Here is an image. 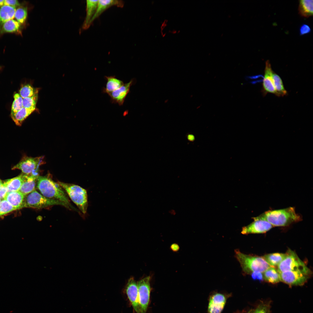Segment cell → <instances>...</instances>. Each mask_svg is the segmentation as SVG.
Instances as JSON below:
<instances>
[{
	"mask_svg": "<svg viewBox=\"0 0 313 313\" xmlns=\"http://www.w3.org/2000/svg\"><path fill=\"white\" fill-rule=\"evenodd\" d=\"M253 220H261L270 223L274 227L286 226L302 220L301 216L296 212L293 207L269 210L252 218Z\"/></svg>",
	"mask_w": 313,
	"mask_h": 313,
	"instance_id": "obj_1",
	"label": "cell"
},
{
	"mask_svg": "<svg viewBox=\"0 0 313 313\" xmlns=\"http://www.w3.org/2000/svg\"><path fill=\"white\" fill-rule=\"evenodd\" d=\"M36 187L40 193L45 197L61 201L67 204L72 209L76 210L71 204L63 189L49 176H39Z\"/></svg>",
	"mask_w": 313,
	"mask_h": 313,
	"instance_id": "obj_2",
	"label": "cell"
},
{
	"mask_svg": "<svg viewBox=\"0 0 313 313\" xmlns=\"http://www.w3.org/2000/svg\"><path fill=\"white\" fill-rule=\"evenodd\" d=\"M235 257L239 262L243 274H250L255 272H263L270 266L263 257L248 255L235 250Z\"/></svg>",
	"mask_w": 313,
	"mask_h": 313,
	"instance_id": "obj_3",
	"label": "cell"
},
{
	"mask_svg": "<svg viewBox=\"0 0 313 313\" xmlns=\"http://www.w3.org/2000/svg\"><path fill=\"white\" fill-rule=\"evenodd\" d=\"M58 183L67 193L72 201L84 214H86L88 207L86 190L74 184L58 181Z\"/></svg>",
	"mask_w": 313,
	"mask_h": 313,
	"instance_id": "obj_4",
	"label": "cell"
},
{
	"mask_svg": "<svg viewBox=\"0 0 313 313\" xmlns=\"http://www.w3.org/2000/svg\"><path fill=\"white\" fill-rule=\"evenodd\" d=\"M54 205H60L71 209L63 202L45 197L35 189L25 196L22 207L40 209Z\"/></svg>",
	"mask_w": 313,
	"mask_h": 313,
	"instance_id": "obj_5",
	"label": "cell"
},
{
	"mask_svg": "<svg viewBox=\"0 0 313 313\" xmlns=\"http://www.w3.org/2000/svg\"><path fill=\"white\" fill-rule=\"evenodd\" d=\"M44 158L43 156L32 157L24 156L12 169L20 170L23 174L27 175L39 176V167L45 163Z\"/></svg>",
	"mask_w": 313,
	"mask_h": 313,
	"instance_id": "obj_6",
	"label": "cell"
},
{
	"mask_svg": "<svg viewBox=\"0 0 313 313\" xmlns=\"http://www.w3.org/2000/svg\"><path fill=\"white\" fill-rule=\"evenodd\" d=\"M280 281L290 286L303 285L311 274L309 268L305 270H290L279 273Z\"/></svg>",
	"mask_w": 313,
	"mask_h": 313,
	"instance_id": "obj_7",
	"label": "cell"
},
{
	"mask_svg": "<svg viewBox=\"0 0 313 313\" xmlns=\"http://www.w3.org/2000/svg\"><path fill=\"white\" fill-rule=\"evenodd\" d=\"M279 273L287 271L305 270L309 268L293 251L288 249L285 258L277 266Z\"/></svg>",
	"mask_w": 313,
	"mask_h": 313,
	"instance_id": "obj_8",
	"label": "cell"
},
{
	"mask_svg": "<svg viewBox=\"0 0 313 313\" xmlns=\"http://www.w3.org/2000/svg\"><path fill=\"white\" fill-rule=\"evenodd\" d=\"M150 276L144 278L137 283L139 303L142 313H146L151 291Z\"/></svg>",
	"mask_w": 313,
	"mask_h": 313,
	"instance_id": "obj_9",
	"label": "cell"
},
{
	"mask_svg": "<svg viewBox=\"0 0 313 313\" xmlns=\"http://www.w3.org/2000/svg\"><path fill=\"white\" fill-rule=\"evenodd\" d=\"M126 292L134 311L137 313H142L139 301L137 283L132 277L128 280Z\"/></svg>",
	"mask_w": 313,
	"mask_h": 313,
	"instance_id": "obj_10",
	"label": "cell"
},
{
	"mask_svg": "<svg viewBox=\"0 0 313 313\" xmlns=\"http://www.w3.org/2000/svg\"><path fill=\"white\" fill-rule=\"evenodd\" d=\"M254 220L250 224L242 228V234H247L265 233L274 227L271 224L265 221L261 220Z\"/></svg>",
	"mask_w": 313,
	"mask_h": 313,
	"instance_id": "obj_11",
	"label": "cell"
},
{
	"mask_svg": "<svg viewBox=\"0 0 313 313\" xmlns=\"http://www.w3.org/2000/svg\"><path fill=\"white\" fill-rule=\"evenodd\" d=\"M273 71L270 61H266L264 70V78L262 83V92L264 95H266L267 93L276 94V90L272 77Z\"/></svg>",
	"mask_w": 313,
	"mask_h": 313,
	"instance_id": "obj_12",
	"label": "cell"
},
{
	"mask_svg": "<svg viewBox=\"0 0 313 313\" xmlns=\"http://www.w3.org/2000/svg\"><path fill=\"white\" fill-rule=\"evenodd\" d=\"M133 80L124 84L121 87L108 94L112 102L119 105L123 104L125 98L130 92V88L133 83Z\"/></svg>",
	"mask_w": 313,
	"mask_h": 313,
	"instance_id": "obj_13",
	"label": "cell"
},
{
	"mask_svg": "<svg viewBox=\"0 0 313 313\" xmlns=\"http://www.w3.org/2000/svg\"><path fill=\"white\" fill-rule=\"evenodd\" d=\"M124 3L123 1L118 0H98L97 7L96 12L91 20V23L98 18L104 11L110 7L116 6L123 7Z\"/></svg>",
	"mask_w": 313,
	"mask_h": 313,
	"instance_id": "obj_14",
	"label": "cell"
},
{
	"mask_svg": "<svg viewBox=\"0 0 313 313\" xmlns=\"http://www.w3.org/2000/svg\"><path fill=\"white\" fill-rule=\"evenodd\" d=\"M98 0L86 1V14L82 26L83 29H88L91 24V20L97 9Z\"/></svg>",
	"mask_w": 313,
	"mask_h": 313,
	"instance_id": "obj_15",
	"label": "cell"
},
{
	"mask_svg": "<svg viewBox=\"0 0 313 313\" xmlns=\"http://www.w3.org/2000/svg\"><path fill=\"white\" fill-rule=\"evenodd\" d=\"M25 195L19 191L8 192L4 199L17 209L22 208Z\"/></svg>",
	"mask_w": 313,
	"mask_h": 313,
	"instance_id": "obj_16",
	"label": "cell"
},
{
	"mask_svg": "<svg viewBox=\"0 0 313 313\" xmlns=\"http://www.w3.org/2000/svg\"><path fill=\"white\" fill-rule=\"evenodd\" d=\"M25 175V179L19 191L25 196L35 190L37 179L39 176Z\"/></svg>",
	"mask_w": 313,
	"mask_h": 313,
	"instance_id": "obj_17",
	"label": "cell"
},
{
	"mask_svg": "<svg viewBox=\"0 0 313 313\" xmlns=\"http://www.w3.org/2000/svg\"><path fill=\"white\" fill-rule=\"evenodd\" d=\"M35 110L34 108L23 107L17 112L11 114V118L17 125H21L23 121Z\"/></svg>",
	"mask_w": 313,
	"mask_h": 313,
	"instance_id": "obj_18",
	"label": "cell"
},
{
	"mask_svg": "<svg viewBox=\"0 0 313 313\" xmlns=\"http://www.w3.org/2000/svg\"><path fill=\"white\" fill-rule=\"evenodd\" d=\"M25 174L22 173L4 182L7 187L8 192L19 191L25 179Z\"/></svg>",
	"mask_w": 313,
	"mask_h": 313,
	"instance_id": "obj_19",
	"label": "cell"
},
{
	"mask_svg": "<svg viewBox=\"0 0 313 313\" xmlns=\"http://www.w3.org/2000/svg\"><path fill=\"white\" fill-rule=\"evenodd\" d=\"M313 0H300L299 1L298 11L302 17L308 18L312 16L313 12Z\"/></svg>",
	"mask_w": 313,
	"mask_h": 313,
	"instance_id": "obj_20",
	"label": "cell"
},
{
	"mask_svg": "<svg viewBox=\"0 0 313 313\" xmlns=\"http://www.w3.org/2000/svg\"><path fill=\"white\" fill-rule=\"evenodd\" d=\"M107 80L105 87L103 91L108 94L121 87L124 84L123 82L114 76H105Z\"/></svg>",
	"mask_w": 313,
	"mask_h": 313,
	"instance_id": "obj_21",
	"label": "cell"
},
{
	"mask_svg": "<svg viewBox=\"0 0 313 313\" xmlns=\"http://www.w3.org/2000/svg\"><path fill=\"white\" fill-rule=\"evenodd\" d=\"M16 10L15 7L6 5L0 7V26L7 21L13 19Z\"/></svg>",
	"mask_w": 313,
	"mask_h": 313,
	"instance_id": "obj_22",
	"label": "cell"
},
{
	"mask_svg": "<svg viewBox=\"0 0 313 313\" xmlns=\"http://www.w3.org/2000/svg\"><path fill=\"white\" fill-rule=\"evenodd\" d=\"M263 274V280L269 283L275 284L281 281L279 273L274 267L270 266Z\"/></svg>",
	"mask_w": 313,
	"mask_h": 313,
	"instance_id": "obj_23",
	"label": "cell"
},
{
	"mask_svg": "<svg viewBox=\"0 0 313 313\" xmlns=\"http://www.w3.org/2000/svg\"><path fill=\"white\" fill-rule=\"evenodd\" d=\"M285 253H275L265 255L263 257L270 266H277L283 260Z\"/></svg>",
	"mask_w": 313,
	"mask_h": 313,
	"instance_id": "obj_24",
	"label": "cell"
},
{
	"mask_svg": "<svg viewBox=\"0 0 313 313\" xmlns=\"http://www.w3.org/2000/svg\"><path fill=\"white\" fill-rule=\"evenodd\" d=\"M20 24L13 19L7 21L0 26V33L13 32L18 31Z\"/></svg>",
	"mask_w": 313,
	"mask_h": 313,
	"instance_id": "obj_25",
	"label": "cell"
},
{
	"mask_svg": "<svg viewBox=\"0 0 313 313\" xmlns=\"http://www.w3.org/2000/svg\"><path fill=\"white\" fill-rule=\"evenodd\" d=\"M274 85L276 90L275 95L278 97H283L287 94L285 90L282 81L280 77L274 71L272 73Z\"/></svg>",
	"mask_w": 313,
	"mask_h": 313,
	"instance_id": "obj_26",
	"label": "cell"
},
{
	"mask_svg": "<svg viewBox=\"0 0 313 313\" xmlns=\"http://www.w3.org/2000/svg\"><path fill=\"white\" fill-rule=\"evenodd\" d=\"M28 12L27 7H19L16 10L14 17L20 24H23L27 19Z\"/></svg>",
	"mask_w": 313,
	"mask_h": 313,
	"instance_id": "obj_27",
	"label": "cell"
},
{
	"mask_svg": "<svg viewBox=\"0 0 313 313\" xmlns=\"http://www.w3.org/2000/svg\"><path fill=\"white\" fill-rule=\"evenodd\" d=\"M38 92L37 89H34L30 85L27 84L21 87L19 94L23 99L31 97Z\"/></svg>",
	"mask_w": 313,
	"mask_h": 313,
	"instance_id": "obj_28",
	"label": "cell"
},
{
	"mask_svg": "<svg viewBox=\"0 0 313 313\" xmlns=\"http://www.w3.org/2000/svg\"><path fill=\"white\" fill-rule=\"evenodd\" d=\"M14 100L11 106V114L15 113L23 107V98L19 93H16L14 95Z\"/></svg>",
	"mask_w": 313,
	"mask_h": 313,
	"instance_id": "obj_29",
	"label": "cell"
},
{
	"mask_svg": "<svg viewBox=\"0 0 313 313\" xmlns=\"http://www.w3.org/2000/svg\"><path fill=\"white\" fill-rule=\"evenodd\" d=\"M38 92L36 93L31 97L23 99V107L26 108H35L37 103Z\"/></svg>",
	"mask_w": 313,
	"mask_h": 313,
	"instance_id": "obj_30",
	"label": "cell"
},
{
	"mask_svg": "<svg viewBox=\"0 0 313 313\" xmlns=\"http://www.w3.org/2000/svg\"><path fill=\"white\" fill-rule=\"evenodd\" d=\"M17 210L6 200L3 199L0 205V216Z\"/></svg>",
	"mask_w": 313,
	"mask_h": 313,
	"instance_id": "obj_31",
	"label": "cell"
},
{
	"mask_svg": "<svg viewBox=\"0 0 313 313\" xmlns=\"http://www.w3.org/2000/svg\"><path fill=\"white\" fill-rule=\"evenodd\" d=\"M226 301L225 296L223 294L217 293L210 297L209 303L225 305Z\"/></svg>",
	"mask_w": 313,
	"mask_h": 313,
	"instance_id": "obj_32",
	"label": "cell"
},
{
	"mask_svg": "<svg viewBox=\"0 0 313 313\" xmlns=\"http://www.w3.org/2000/svg\"><path fill=\"white\" fill-rule=\"evenodd\" d=\"M225 304L209 303L208 313H221Z\"/></svg>",
	"mask_w": 313,
	"mask_h": 313,
	"instance_id": "obj_33",
	"label": "cell"
},
{
	"mask_svg": "<svg viewBox=\"0 0 313 313\" xmlns=\"http://www.w3.org/2000/svg\"><path fill=\"white\" fill-rule=\"evenodd\" d=\"M270 309L269 304L261 303L257 306L254 313H270Z\"/></svg>",
	"mask_w": 313,
	"mask_h": 313,
	"instance_id": "obj_34",
	"label": "cell"
},
{
	"mask_svg": "<svg viewBox=\"0 0 313 313\" xmlns=\"http://www.w3.org/2000/svg\"><path fill=\"white\" fill-rule=\"evenodd\" d=\"M311 29L310 26L305 24H303L299 28L300 35H303L308 34L310 32Z\"/></svg>",
	"mask_w": 313,
	"mask_h": 313,
	"instance_id": "obj_35",
	"label": "cell"
},
{
	"mask_svg": "<svg viewBox=\"0 0 313 313\" xmlns=\"http://www.w3.org/2000/svg\"><path fill=\"white\" fill-rule=\"evenodd\" d=\"M252 278L254 280L262 281L263 280V272H255L251 274Z\"/></svg>",
	"mask_w": 313,
	"mask_h": 313,
	"instance_id": "obj_36",
	"label": "cell"
},
{
	"mask_svg": "<svg viewBox=\"0 0 313 313\" xmlns=\"http://www.w3.org/2000/svg\"><path fill=\"white\" fill-rule=\"evenodd\" d=\"M8 192V189L6 185L3 183L0 187V198L2 200L3 199Z\"/></svg>",
	"mask_w": 313,
	"mask_h": 313,
	"instance_id": "obj_37",
	"label": "cell"
},
{
	"mask_svg": "<svg viewBox=\"0 0 313 313\" xmlns=\"http://www.w3.org/2000/svg\"><path fill=\"white\" fill-rule=\"evenodd\" d=\"M4 5L16 7L19 6L20 4L17 0H4Z\"/></svg>",
	"mask_w": 313,
	"mask_h": 313,
	"instance_id": "obj_38",
	"label": "cell"
},
{
	"mask_svg": "<svg viewBox=\"0 0 313 313\" xmlns=\"http://www.w3.org/2000/svg\"><path fill=\"white\" fill-rule=\"evenodd\" d=\"M168 20L165 19L161 23L160 26L161 31H163V29L167 26Z\"/></svg>",
	"mask_w": 313,
	"mask_h": 313,
	"instance_id": "obj_39",
	"label": "cell"
},
{
	"mask_svg": "<svg viewBox=\"0 0 313 313\" xmlns=\"http://www.w3.org/2000/svg\"><path fill=\"white\" fill-rule=\"evenodd\" d=\"M170 248L173 251L177 252L179 250V248L178 244L176 243H174L171 245Z\"/></svg>",
	"mask_w": 313,
	"mask_h": 313,
	"instance_id": "obj_40",
	"label": "cell"
},
{
	"mask_svg": "<svg viewBox=\"0 0 313 313\" xmlns=\"http://www.w3.org/2000/svg\"><path fill=\"white\" fill-rule=\"evenodd\" d=\"M169 32L173 34H175L177 33V31L175 29H173L172 30H169Z\"/></svg>",
	"mask_w": 313,
	"mask_h": 313,
	"instance_id": "obj_41",
	"label": "cell"
},
{
	"mask_svg": "<svg viewBox=\"0 0 313 313\" xmlns=\"http://www.w3.org/2000/svg\"><path fill=\"white\" fill-rule=\"evenodd\" d=\"M4 0H0V7L4 5Z\"/></svg>",
	"mask_w": 313,
	"mask_h": 313,
	"instance_id": "obj_42",
	"label": "cell"
},
{
	"mask_svg": "<svg viewBox=\"0 0 313 313\" xmlns=\"http://www.w3.org/2000/svg\"><path fill=\"white\" fill-rule=\"evenodd\" d=\"M236 313H251V312H236Z\"/></svg>",
	"mask_w": 313,
	"mask_h": 313,
	"instance_id": "obj_43",
	"label": "cell"
},
{
	"mask_svg": "<svg viewBox=\"0 0 313 313\" xmlns=\"http://www.w3.org/2000/svg\"><path fill=\"white\" fill-rule=\"evenodd\" d=\"M3 183L2 181L0 179V187L2 185Z\"/></svg>",
	"mask_w": 313,
	"mask_h": 313,
	"instance_id": "obj_44",
	"label": "cell"
},
{
	"mask_svg": "<svg viewBox=\"0 0 313 313\" xmlns=\"http://www.w3.org/2000/svg\"><path fill=\"white\" fill-rule=\"evenodd\" d=\"M2 200L0 198V205L1 203Z\"/></svg>",
	"mask_w": 313,
	"mask_h": 313,
	"instance_id": "obj_45",
	"label": "cell"
}]
</instances>
